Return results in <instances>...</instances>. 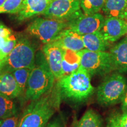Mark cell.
Returning <instances> with one entry per match:
<instances>
[{"label": "cell", "instance_id": "cell-1", "mask_svg": "<svg viewBox=\"0 0 127 127\" xmlns=\"http://www.w3.org/2000/svg\"><path fill=\"white\" fill-rule=\"evenodd\" d=\"M61 96L57 86L31 101L20 117L18 127H44L59 107Z\"/></svg>", "mask_w": 127, "mask_h": 127}, {"label": "cell", "instance_id": "cell-2", "mask_svg": "<svg viewBox=\"0 0 127 127\" xmlns=\"http://www.w3.org/2000/svg\"><path fill=\"white\" fill-rule=\"evenodd\" d=\"M57 81V86L61 97L74 102L86 101L95 91L91 83V75L81 66Z\"/></svg>", "mask_w": 127, "mask_h": 127}, {"label": "cell", "instance_id": "cell-3", "mask_svg": "<svg viewBox=\"0 0 127 127\" xmlns=\"http://www.w3.org/2000/svg\"><path fill=\"white\" fill-rule=\"evenodd\" d=\"M55 80L43 52H38L30 73L24 95L25 99L32 101L40 98L54 87Z\"/></svg>", "mask_w": 127, "mask_h": 127}, {"label": "cell", "instance_id": "cell-4", "mask_svg": "<svg viewBox=\"0 0 127 127\" xmlns=\"http://www.w3.org/2000/svg\"><path fill=\"white\" fill-rule=\"evenodd\" d=\"M127 92V79L115 72L106 75L96 90V99L101 105L109 107L121 103Z\"/></svg>", "mask_w": 127, "mask_h": 127}, {"label": "cell", "instance_id": "cell-5", "mask_svg": "<svg viewBox=\"0 0 127 127\" xmlns=\"http://www.w3.org/2000/svg\"><path fill=\"white\" fill-rule=\"evenodd\" d=\"M35 55V49L31 41L27 38L21 37L17 39L13 50L1 65L4 66L5 71L22 68L31 69L34 64Z\"/></svg>", "mask_w": 127, "mask_h": 127}, {"label": "cell", "instance_id": "cell-6", "mask_svg": "<svg viewBox=\"0 0 127 127\" xmlns=\"http://www.w3.org/2000/svg\"><path fill=\"white\" fill-rule=\"evenodd\" d=\"M80 66L90 75L106 76L113 72L112 60L109 52H95L84 48L78 51Z\"/></svg>", "mask_w": 127, "mask_h": 127}, {"label": "cell", "instance_id": "cell-7", "mask_svg": "<svg viewBox=\"0 0 127 127\" xmlns=\"http://www.w3.org/2000/svg\"><path fill=\"white\" fill-rule=\"evenodd\" d=\"M67 28V21L50 18H37L30 24L27 31L44 44L55 40L64 30Z\"/></svg>", "mask_w": 127, "mask_h": 127}, {"label": "cell", "instance_id": "cell-8", "mask_svg": "<svg viewBox=\"0 0 127 127\" xmlns=\"http://www.w3.org/2000/svg\"><path fill=\"white\" fill-rule=\"evenodd\" d=\"M105 18L102 14L95 13L92 14H83L82 11L68 20L67 28L75 31L81 35L91 34L101 31Z\"/></svg>", "mask_w": 127, "mask_h": 127}, {"label": "cell", "instance_id": "cell-9", "mask_svg": "<svg viewBox=\"0 0 127 127\" xmlns=\"http://www.w3.org/2000/svg\"><path fill=\"white\" fill-rule=\"evenodd\" d=\"M81 11L80 0H52L42 15L46 18L68 21Z\"/></svg>", "mask_w": 127, "mask_h": 127}, {"label": "cell", "instance_id": "cell-10", "mask_svg": "<svg viewBox=\"0 0 127 127\" xmlns=\"http://www.w3.org/2000/svg\"><path fill=\"white\" fill-rule=\"evenodd\" d=\"M64 49L54 42L45 44L42 48V52L55 80L63 77L62 61Z\"/></svg>", "mask_w": 127, "mask_h": 127}, {"label": "cell", "instance_id": "cell-11", "mask_svg": "<svg viewBox=\"0 0 127 127\" xmlns=\"http://www.w3.org/2000/svg\"><path fill=\"white\" fill-rule=\"evenodd\" d=\"M100 31L110 43L115 42L127 33V20L106 17Z\"/></svg>", "mask_w": 127, "mask_h": 127}, {"label": "cell", "instance_id": "cell-12", "mask_svg": "<svg viewBox=\"0 0 127 127\" xmlns=\"http://www.w3.org/2000/svg\"><path fill=\"white\" fill-rule=\"evenodd\" d=\"M52 0H24L19 11L15 14L18 21H24L42 15Z\"/></svg>", "mask_w": 127, "mask_h": 127}, {"label": "cell", "instance_id": "cell-13", "mask_svg": "<svg viewBox=\"0 0 127 127\" xmlns=\"http://www.w3.org/2000/svg\"><path fill=\"white\" fill-rule=\"evenodd\" d=\"M114 72H127V36L114 45L109 51Z\"/></svg>", "mask_w": 127, "mask_h": 127}, {"label": "cell", "instance_id": "cell-14", "mask_svg": "<svg viewBox=\"0 0 127 127\" xmlns=\"http://www.w3.org/2000/svg\"><path fill=\"white\" fill-rule=\"evenodd\" d=\"M52 42L64 49L75 52L80 51L85 48L82 35L69 28L64 30Z\"/></svg>", "mask_w": 127, "mask_h": 127}, {"label": "cell", "instance_id": "cell-15", "mask_svg": "<svg viewBox=\"0 0 127 127\" xmlns=\"http://www.w3.org/2000/svg\"><path fill=\"white\" fill-rule=\"evenodd\" d=\"M82 39L85 48L91 51H106L110 44L100 31L83 35Z\"/></svg>", "mask_w": 127, "mask_h": 127}, {"label": "cell", "instance_id": "cell-16", "mask_svg": "<svg viewBox=\"0 0 127 127\" xmlns=\"http://www.w3.org/2000/svg\"><path fill=\"white\" fill-rule=\"evenodd\" d=\"M0 93L12 99L21 96L20 88L10 71H5L0 78Z\"/></svg>", "mask_w": 127, "mask_h": 127}, {"label": "cell", "instance_id": "cell-17", "mask_svg": "<svg viewBox=\"0 0 127 127\" xmlns=\"http://www.w3.org/2000/svg\"><path fill=\"white\" fill-rule=\"evenodd\" d=\"M101 11L106 17L127 20V0H106Z\"/></svg>", "mask_w": 127, "mask_h": 127}, {"label": "cell", "instance_id": "cell-18", "mask_svg": "<svg viewBox=\"0 0 127 127\" xmlns=\"http://www.w3.org/2000/svg\"><path fill=\"white\" fill-rule=\"evenodd\" d=\"M79 66L80 56L78 52L64 49L62 61V71L63 76L71 74L77 70Z\"/></svg>", "mask_w": 127, "mask_h": 127}, {"label": "cell", "instance_id": "cell-19", "mask_svg": "<svg viewBox=\"0 0 127 127\" xmlns=\"http://www.w3.org/2000/svg\"><path fill=\"white\" fill-rule=\"evenodd\" d=\"M72 127H102V120L96 111L89 109L74 123Z\"/></svg>", "mask_w": 127, "mask_h": 127}, {"label": "cell", "instance_id": "cell-20", "mask_svg": "<svg viewBox=\"0 0 127 127\" xmlns=\"http://www.w3.org/2000/svg\"><path fill=\"white\" fill-rule=\"evenodd\" d=\"M13 99L0 93V120L17 114V108Z\"/></svg>", "mask_w": 127, "mask_h": 127}, {"label": "cell", "instance_id": "cell-21", "mask_svg": "<svg viewBox=\"0 0 127 127\" xmlns=\"http://www.w3.org/2000/svg\"><path fill=\"white\" fill-rule=\"evenodd\" d=\"M31 69L27 68H22L10 71L20 88L21 96L25 95Z\"/></svg>", "mask_w": 127, "mask_h": 127}, {"label": "cell", "instance_id": "cell-22", "mask_svg": "<svg viewBox=\"0 0 127 127\" xmlns=\"http://www.w3.org/2000/svg\"><path fill=\"white\" fill-rule=\"evenodd\" d=\"M106 0H80L81 8L84 14L98 13L101 11Z\"/></svg>", "mask_w": 127, "mask_h": 127}, {"label": "cell", "instance_id": "cell-23", "mask_svg": "<svg viewBox=\"0 0 127 127\" xmlns=\"http://www.w3.org/2000/svg\"><path fill=\"white\" fill-rule=\"evenodd\" d=\"M24 0H6L0 6V14H16L19 11Z\"/></svg>", "mask_w": 127, "mask_h": 127}, {"label": "cell", "instance_id": "cell-24", "mask_svg": "<svg viewBox=\"0 0 127 127\" xmlns=\"http://www.w3.org/2000/svg\"><path fill=\"white\" fill-rule=\"evenodd\" d=\"M17 43V39L13 34H12L0 47V65L6 60L10 52L12 51Z\"/></svg>", "mask_w": 127, "mask_h": 127}, {"label": "cell", "instance_id": "cell-25", "mask_svg": "<svg viewBox=\"0 0 127 127\" xmlns=\"http://www.w3.org/2000/svg\"><path fill=\"white\" fill-rule=\"evenodd\" d=\"M18 113L0 120V127H18L19 122Z\"/></svg>", "mask_w": 127, "mask_h": 127}, {"label": "cell", "instance_id": "cell-26", "mask_svg": "<svg viewBox=\"0 0 127 127\" xmlns=\"http://www.w3.org/2000/svg\"><path fill=\"white\" fill-rule=\"evenodd\" d=\"M120 114L119 112H113L107 118L106 127H121L120 124Z\"/></svg>", "mask_w": 127, "mask_h": 127}, {"label": "cell", "instance_id": "cell-27", "mask_svg": "<svg viewBox=\"0 0 127 127\" xmlns=\"http://www.w3.org/2000/svg\"><path fill=\"white\" fill-rule=\"evenodd\" d=\"M44 127H65L64 124L62 119L58 117L55 118L53 120L51 121L47 124Z\"/></svg>", "mask_w": 127, "mask_h": 127}, {"label": "cell", "instance_id": "cell-28", "mask_svg": "<svg viewBox=\"0 0 127 127\" xmlns=\"http://www.w3.org/2000/svg\"><path fill=\"white\" fill-rule=\"evenodd\" d=\"M12 34L11 30L5 25L0 23V36H7Z\"/></svg>", "mask_w": 127, "mask_h": 127}, {"label": "cell", "instance_id": "cell-29", "mask_svg": "<svg viewBox=\"0 0 127 127\" xmlns=\"http://www.w3.org/2000/svg\"><path fill=\"white\" fill-rule=\"evenodd\" d=\"M120 124L121 127H127V111H123V113L120 114Z\"/></svg>", "mask_w": 127, "mask_h": 127}, {"label": "cell", "instance_id": "cell-30", "mask_svg": "<svg viewBox=\"0 0 127 127\" xmlns=\"http://www.w3.org/2000/svg\"><path fill=\"white\" fill-rule=\"evenodd\" d=\"M121 108L123 111H127V92L121 102Z\"/></svg>", "mask_w": 127, "mask_h": 127}, {"label": "cell", "instance_id": "cell-31", "mask_svg": "<svg viewBox=\"0 0 127 127\" xmlns=\"http://www.w3.org/2000/svg\"><path fill=\"white\" fill-rule=\"evenodd\" d=\"M5 71V69L4 67L2 65H0V78H1V76H2V74L4 73V72Z\"/></svg>", "mask_w": 127, "mask_h": 127}, {"label": "cell", "instance_id": "cell-32", "mask_svg": "<svg viewBox=\"0 0 127 127\" xmlns=\"http://www.w3.org/2000/svg\"><path fill=\"white\" fill-rule=\"evenodd\" d=\"M5 1L6 0H0V6H1Z\"/></svg>", "mask_w": 127, "mask_h": 127}]
</instances>
